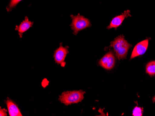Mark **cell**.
Here are the masks:
<instances>
[{
	"mask_svg": "<svg viewBox=\"0 0 155 116\" xmlns=\"http://www.w3.org/2000/svg\"><path fill=\"white\" fill-rule=\"evenodd\" d=\"M110 47L114 48L116 56L120 60L126 58L129 50L132 47V45L125 40L124 35H121L117 36L110 42Z\"/></svg>",
	"mask_w": 155,
	"mask_h": 116,
	"instance_id": "6da1fadb",
	"label": "cell"
},
{
	"mask_svg": "<svg viewBox=\"0 0 155 116\" xmlns=\"http://www.w3.org/2000/svg\"><path fill=\"white\" fill-rule=\"evenodd\" d=\"M85 93L82 90L64 92L59 96V100L66 105L78 103L82 101Z\"/></svg>",
	"mask_w": 155,
	"mask_h": 116,
	"instance_id": "7a4b0ae2",
	"label": "cell"
},
{
	"mask_svg": "<svg viewBox=\"0 0 155 116\" xmlns=\"http://www.w3.org/2000/svg\"><path fill=\"white\" fill-rule=\"evenodd\" d=\"M71 17L72 19L71 29L74 31L73 34L74 35H77L80 31L91 26L89 20L80 14L76 16L71 15Z\"/></svg>",
	"mask_w": 155,
	"mask_h": 116,
	"instance_id": "3957f363",
	"label": "cell"
},
{
	"mask_svg": "<svg viewBox=\"0 0 155 116\" xmlns=\"http://www.w3.org/2000/svg\"><path fill=\"white\" fill-rule=\"evenodd\" d=\"M115 57L112 51L106 54L98 62V64L107 70H112L115 64Z\"/></svg>",
	"mask_w": 155,
	"mask_h": 116,
	"instance_id": "277c9868",
	"label": "cell"
},
{
	"mask_svg": "<svg viewBox=\"0 0 155 116\" xmlns=\"http://www.w3.org/2000/svg\"><path fill=\"white\" fill-rule=\"evenodd\" d=\"M68 53V48L62 46L61 43L59 48L56 50L54 53V57L55 62L57 64H61V66H65L66 65L65 60Z\"/></svg>",
	"mask_w": 155,
	"mask_h": 116,
	"instance_id": "5b68a950",
	"label": "cell"
},
{
	"mask_svg": "<svg viewBox=\"0 0 155 116\" xmlns=\"http://www.w3.org/2000/svg\"><path fill=\"white\" fill-rule=\"evenodd\" d=\"M149 41V39H146L136 45L132 51L130 59L142 56L146 52L148 47Z\"/></svg>",
	"mask_w": 155,
	"mask_h": 116,
	"instance_id": "8992f818",
	"label": "cell"
},
{
	"mask_svg": "<svg viewBox=\"0 0 155 116\" xmlns=\"http://www.w3.org/2000/svg\"><path fill=\"white\" fill-rule=\"evenodd\" d=\"M128 17H131L130 10H127L124 11L122 14L116 16L112 19L111 21H110V24L107 27V29L115 28L116 29L117 27L122 25L124 19Z\"/></svg>",
	"mask_w": 155,
	"mask_h": 116,
	"instance_id": "52a82bcc",
	"label": "cell"
},
{
	"mask_svg": "<svg viewBox=\"0 0 155 116\" xmlns=\"http://www.w3.org/2000/svg\"><path fill=\"white\" fill-rule=\"evenodd\" d=\"M8 110L10 116H22V115L17 105L11 99H7L6 100Z\"/></svg>",
	"mask_w": 155,
	"mask_h": 116,
	"instance_id": "ba28073f",
	"label": "cell"
},
{
	"mask_svg": "<svg viewBox=\"0 0 155 116\" xmlns=\"http://www.w3.org/2000/svg\"><path fill=\"white\" fill-rule=\"evenodd\" d=\"M34 22H31L28 20V17H25V20L19 26H16L15 30L18 31V34L21 38H22L23 33L28 30L33 26Z\"/></svg>",
	"mask_w": 155,
	"mask_h": 116,
	"instance_id": "9c48e42d",
	"label": "cell"
},
{
	"mask_svg": "<svg viewBox=\"0 0 155 116\" xmlns=\"http://www.w3.org/2000/svg\"><path fill=\"white\" fill-rule=\"evenodd\" d=\"M146 72L150 77L155 76V61H152L147 64L146 66Z\"/></svg>",
	"mask_w": 155,
	"mask_h": 116,
	"instance_id": "30bf717a",
	"label": "cell"
},
{
	"mask_svg": "<svg viewBox=\"0 0 155 116\" xmlns=\"http://www.w3.org/2000/svg\"><path fill=\"white\" fill-rule=\"evenodd\" d=\"M21 1L22 0H11L9 5L7 7V10L8 12L11 11L12 9L14 8H15L16 5Z\"/></svg>",
	"mask_w": 155,
	"mask_h": 116,
	"instance_id": "8fae6325",
	"label": "cell"
},
{
	"mask_svg": "<svg viewBox=\"0 0 155 116\" xmlns=\"http://www.w3.org/2000/svg\"><path fill=\"white\" fill-rule=\"evenodd\" d=\"M143 110L141 107L136 106L133 109L132 111V115L134 116H142L143 115Z\"/></svg>",
	"mask_w": 155,
	"mask_h": 116,
	"instance_id": "7c38bea8",
	"label": "cell"
},
{
	"mask_svg": "<svg viewBox=\"0 0 155 116\" xmlns=\"http://www.w3.org/2000/svg\"><path fill=\"white\" fill-rule=\"evenodd\" d=\"M7 110L5 109H2L1 107L0 109V116H7Z\"/></svg>",
	"mask_w": 155,
	"mask_h": 116,
	"instance_id": "4fadbf2b",
	"label": "cell"
},
{
	"mask_svg": "<svg viewBox=\"0 0 155 116\" xmlns=\"http://www.w3.org/2000/svg\"><path fill=\"white\" fill-rule=\"evenodd\" d=\"M153 100H154V102H155V96L154 97V98H153Z\"/></svg>",
	"mask_w": 155,
	"mask_h": 116,
	"instance_id": "5bb4252c",
	"label": "cell"
}]
</instances>
